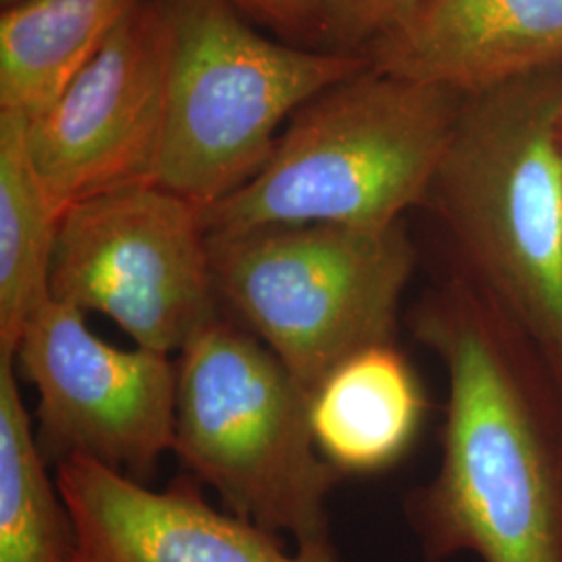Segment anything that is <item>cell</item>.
<instances>
[{
    "instance_id": "obj_1",
    "label": "cell",
    "mask_w": 562,
    "mask_h": 562,
    "mask_svg": "<svg viewBox=\"0 0 562 562\" xmlns=\"http://www.w3.org/2000/svg\"><path fill=\"white\" fill-rule=\"evenodd\" d=\"M443 364L442 459L406 501L425 559L562 562V398L482 296L450 271L411 313Z\"/></svg>"
},
{
    "instance_id": "obj_2",
    "label": "cell",
    "mask_w": 562,
    "mask_h": 562,
    "mask_svg": "<svg viewBox=\"0 0 562 562\" xmlns=\"http://www.w3.org/2000/svg\"><path fill=\"white\" fill-rule=\"evenodd\" d=\"M427 204L562 398V65L464 101Z\"/></svg>"
},
{
    "instance_id": "obj_3",
    "label": "cell",
    "mask_w": 562,
    "mask_h": 562,
    "mask_svg": "<svg viewBox=\"0 0 562 562\" xmlns=\"http://www.w3.org/2000/svg\"><path fill=\"white\" fill-rule=\"evenodd\" d=\"M467 97L367 67L302 104L261 173L202 209L209 236L265 227H390L427 204Z\"/></svg>"
},
{
    "instance_id": "obj_4",
    "label": "cell",
    "mask_w": 562,
    "mask_h": 562,
    "mask_svg": "<svg viewBox=\"0 0 562 562\" xmlns=\"http://www.w3.org/2000/svg\"><path fill=\"white\" fill-rule=\"evenodd\" d=\"M173 452L223 506L296 548H329L338 473L311 427V398L240 322L220 313L180 352Z\"/></svg>"
},
{
    "instance_id": "obj_5",
    "label": "cell",
    "mask_w": 562,
    "mask_h": 562,
    "mask_svg": "<svg viewBox=\"0 0 562 562\" xmlns=\"http://www.w3.org/2000/svg\"><path fill=\"white\" fill-rule=\"evenodd\" d=\"M165 4L173 46L153 183L201 209L261 173L302 104L369 67L364 55L271 41L227 0Z\"/></svg>"
},
{
    "instance_id": "obj_6",
    "label": "cell",
    "mask_w": 562,
    "mask_h": 562,
    "mask_svg": "<svg viewBox=\"0 0 562 562\" xmlns=\"http://www.w3.org/2000/svg\"><path fill=\"white\" fill-rule=\"evenodd\" d=\"M209 259L222 306L311 398L341 362L394 341L417 252L402 222L322 223L215 234Z\"/></svg>"
},
{
    "instance_id": "obj_7",
    "label": "cell",
    "mask_w": 562,
    "mask_h": 562,
    "mask_svg": "<svg viewBox=\"0 0 562 562\" xmlns=\"http://www.w3.org/2000/svg\"><path fill=\"white\" fill-rule=\"evenodd\" d=\"M48 292L83 315H106L138 348L181 352L222 313L201 206L153 181L69 206Z\"/></svg>"
},
{
    "instance_id": "obj_8",
    "label": "cell",
    "mask_w": 562,
    "mask_h": 562,
    "mask_svg": "<svg viewBox=\"0 0 562 562\" xmlns=\"http://www.w3.org/2000/svg\"><path fill=\"white\" fill-rule=\"evenodd\" d=\"M13 361L38 394V443L55 464L83 457L140 482L176 442L178 367L94 336L50 296L21 331Z\"/></svg>"
},
{
    "instance_id": "obj_9",
    "label": "cell",
    "mask_w": 562,
    "mask_h": 562,
    "mask_svg": "<svg viewBox=\"0 0 562 562\" xmlns=\"http://www.w3.org/2000/svg\"><path fill=\"white\" fill-rule=\"evenodd\" d=\"M171 46L165 0H138L59 101L27 120L30 159L60 215L92 196L153 181Z\"/></svg>"
},
{
    "instance_id": "obj_10",
    "label": "cell",
    "mask_w": 562,
    "mask_h": 562,
    "mask_svg": "<svg viewBox=\"0 0 562 562\" xmlns=\"http://www.w3.org/2000/svg\"><path fill=\"white\" fill-rule=\"evenodd\" d=\"M74 525L67 562H340L334 546L285 552L276 533L217 510L196 483L150 490L83 457L57 464Z\"/></svg>"
},
{
    "instance_id": "obj_11",
    "label": "cell",
    "mask_w": 562,
    "mask_h": 562,
    "mask_svg": "<svg viewBox=\"0 0 562 562\" xmlns=\"http://www.w3.org/2000/svg\"><path fill=\"white\" fill-rule=\"evenodd\" d=\"M364 57L375 71L483 94L562 65V0H423Z\"/></svg>"
},
{
    "instance_id": "obj_12",
    "label": "cell",
    "mask_w": 562,
    "mask_h": 562,
    "mask_svg": "<svg viewBox=\"0 0 562 562\" xmlns=\"http://www.w3.org/2000/svg\"><path fill=\"white\" fill-rule=\"evenodd\" d=\"M425 392L411 362L378 344L341 362L311 396V427L338 473H378L401 461L425 419Z\"/></svg>"
},
{
    "instance_id": "obj_13",
    "label": "cell",
    "mask_w": 562,
    "mask_h": 562,
    "mask_svg": "<svg viewBox=\"0 0 562 562\" xmlns=\"http://www.w3.org/2000/svg\"><path fill=\"white\" fill-rule=\"evenodd\" d=\"M138 0H21L0 15V111L34 120L115 32Z\"/></svg>"
},
{
    "instance_id": "obj_14",
    "label": "cell",
    "mask_w": 562,
    "mask_h": 562,
    "mask_svg": "<svg viewBox=\"0 0 562 562\" xmlns=\"http://www.w3.org/2000/svg\"><path fill=\"white\" fill-rule=\"evenodd\" d=\"M27 120L0 111V357L13 359L32 313L50 296L60 213L34 169Z\"/></svg>"
},
{
    "instance_id": "obj_15",
    "label": "cell",
    "mask_w": 562,
    "mask_h": 562,
    "mask_svg": "<svg viewBox=\"0 0 562 562\" xmlns=\"http://www.w3.org/2000/svg\"><path fill=\"white\" fill-rule=\"evenodd\" d=\"M71 550V517L48 477L15 361L0 357V562H67Z\"/></svg>"
},
{
    "instance_id": "obj_16",
    "label": "cell",
    "mask_w": 562,
    "mask_h": 562,
    "mask_svg": "<svg viewBox=\"0 0 562 562\" xmlns=\"http://www.w3.org/2000/svg\"><path fill=\"white\" fill-rule=\"evenodd\" d=\"M422 4L423 0H319L323 50L364 55Z\"/></svg>"
},
{
    "instance_id": "obj_17",
    "label": "cell",
    "mask_w": 562,
    "mask_h": 562,
    "mask_svg": "<svg viewBox=\"0 0 562 562\" xmlns=\"http://www.w3.org/2000/svg\"><path fill=\"white\" fill-rule=\"evenodd\" d=\"M244 18H250L283 41L304 48H322L323 23L319 0H227Z\"/></svg>"
},
{
    "instance_id": "obj_18",
    "label": "cell",
    "mask_w": 562,
    "mask_h": 562,
    "mask_svg": "<svg viewBox=\"0 0 562 562\" xmlns=\"http://www.w3.org/2000/svg\"><path fill=\"white\" fill-rule=\"evenodd\" d=\"M15 2H21V0H0V4H2V9H7V7H11V4H15Z\"/></svg>"
}]
</instances>
